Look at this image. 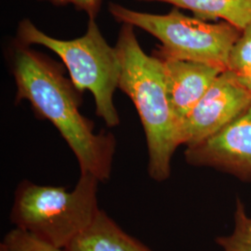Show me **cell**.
<instances>
[{"label":"cell","instance_id":"6da1fadb","mask_svg":"<svg viewBox=\"0 0 251 251\" xmlns=\"http://www.w3.org/2000/svg\"><path fill=\"white\" fill-rule=\"evenodd\" d=\"M10 59L16 101L26 100L36 116L53 124L75 155L80 173L107 181L117 149L116 137L104 130L94 131V123L79 112L81 92L64 75L63 66L16 40Z\"/></svg>","mask_w":251,"mask_h":251},{"label":"cell","instance_id":"7a4b0ae2","mask_svg":"<svg viewBox=\"0 0 251 251\" xmlns=\"http://www.w3.org/2000/svg\"><path fill=\"white\" fill-rule=\"evenodd\" d=\"M116 48L121 62L118 88L133 101L144 126L149 176L165 181L171 177V159L181 144L161 62L144 52L131 25L122 24Z\"/></svg>","mask_w":251,"mask_h":251},{"label":"cell","instance_id":"3957f363","mask_svg":"<svg viewBox=\"0 0 251 251\" xmlns=\"http://www.w3.org/2000/svg\"><path fill=\"white\" fill-rule=\"evenodd\" d=\"M100 182L90 173H80L75 188L68 191L25 179L14 193L10 223L63 251L99 214Z\"/></svg>","mask_w":251,"mask_h":251},{"label":"cell","instance_id":"277c9868","mask_svg":"<svg viewBox=\"0 0 251 251\" xmlns=\"http://www.w3.org/2000/svg\"><path fill=\"white\" fill-rule=\"evenodd\" d=\"M16 41L24 45L46 47L57 54L67 68L75 87L89 90L94 97L96 115L109 127L119 125L114 93L119 87L121 62L117 48L108 44L94 19H89L83 36L61 40L46 35L29 20L19 23Z\"/></svg>","mask_w":251,"mask_h":251},{"label":"cell","instance_id":"5b68a950","mask_svg":"<svg viewBox=\"0 0 251 251\" xmlns=\"http://www.w3.org/2000/svg\"><path fill=\"white\" fill-rule=\"evenodd\" d=\"M109 12L121 24L139 27L156 37L161 46L152 53L228 69L230 54L242 31L227 22L209 24L189 17L174 8L167 14H152L111 2Z\"/></svg>","mask_w":251,"mask_h":251},{"label":"cell","instance_id":"8992f818","mask_svg":"<svg viewBox=\"0 0 251 251\" xmlns=\"http://www.w3.org/2000/svg\"><path fill=\"white\" fill-rule=\"evenodd\" d=\"M251 104V92L235 73H222L179 125L180 144L190 146L214 134Z\"/></svg>","mask_w":251,"mask_h":251},{"label":"cell","instance_id":"52a82bcc","mask_svg":"<svg viewBox=\"0 0 251 251\" xmlns=\"http://www.w3.org/2000/svg\"><path fill=\"white\" fill-rule=\"evenodd\" d=\"M184 157L191 166L211 168L251 181V104L214 134L186 146Z\"/></svg>","mask_w":251,"mask_h":251},{"label":"cell","instance_id":"ba28073f","mask_svg":"<svg viewBox=\"0 0 251 251\" xmlns=\"http://www.w3.org/2000/svg\"><path fill=\"white\" fill-rule=\"evenodd\" d=\"M161 62L167 92L178 127L225 69L152 53Z\"/></svg>","mask_w":251,"mask_h":251},{"label":"cell","instance_id":"9c48e42d","mask_svg":"<svg viewBox=\"0 0 251 251\" xmlns=\"http://www.w3.org/2000/svg\"><path fill=\"white\" fill-rule=\"evenodd\" d=\"M63 251H153L125 232L105 211Z\"/></svg>","mask_w":251,"mask_h":251},{"label":"cell","instance_id":"30bf717a","mask_svg":"<svg viewBox=\"0 0 251 251\" xmlns=\"http://www.w3.org/2000/svg\"><path fill=\"white\" fill-rule=\"evenodd\" d=\"M162 2L191 10L203 21H223L243 31L251 22V0H138Z\"/></svg>","mask_w":251,"mask_h":251},{"label":"cell","instance_id":"8fae6325","mask_svg":"<svg viewBox=\"0 0 251 251\" xmlns=\"http://www.w3.org/2000/svg\"><path fill=\"white\" fill-rule=\"evenodd\" d=\"M223 251H251V217L242 200L236 198L233 212V230L229 235L216 238Z\"/></svg>","mask_w":251,"mask_h":251},{"label":"cell","instance_id":"7c38bea8","mask_svg":"<svg viewBox=\"0 0 251 251\" xmlns=\"http://www.w3.org/2000/svg\"><path fill=\"white\" fill-rule=\"evenodd\" d=\"M0 251H63L36 235L14 228L7 233L0 244Z\"/></svg>","mask_w":251,"mask_h":251},{"label":"cell","instance_id":"4fadbf2b","mask_svg":"<svg viewBox=\"0 0 251 251\" xmlns=\"http://www.w3.org/2000/svg\"><path fill=\"white\" fill-rule=\"evenodd\" d=\"M228 69L236 74L251 70V22L245 27L241 36L232 49Z\"/></svg>","mask_w":251,"mask_h":251},{"label":"cell","instance_id":"5bb4252c","mask_svg":"<svg viewBox=\"0 0 251 251\" xmlns=\"http://www.w3.org/2000/svg\"><path fill=\"white\" fill-rule=\"evenodd\" d=\"M47 1L55 6L73 5L76 10L84 11L89 16V19H96L99 14L102 0H38Z\"/></svg>","mask_w":251,"mask_h":251},{"label":"cell","instance_id":"9a60e30c","mask_svg":"<svg viewBox=\"0 0 251 251\" xmlns=\"http://www.w3.org/2000/svg\"><path fill=\"white\" fill-rule=\"evenodd\" d=\"M236 75H237V79L242 84L243 86L251 92V70L248 72L242 73V74H236Z\"/></svg>","mask_w":251,"mask_h":251}]
</instances>
